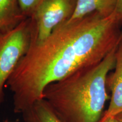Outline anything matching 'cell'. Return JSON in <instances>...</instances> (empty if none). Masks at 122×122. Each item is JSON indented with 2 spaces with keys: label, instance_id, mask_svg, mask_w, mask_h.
Segmentation results:
<instances>
[{
  "label": "cell",
  "instance_id": "cell-1",
  "mask_svg": "<svg viewBox=\"0 0 122 122\" xmlns=\"http://www.w3.org/2000/svg\"><path fill=\"white\" fill-rule=\"evenodd\" d=\"M115 15L93 13L64 23L40 43L31 42L7 81L16 113L43 98L49 85L102 61L122 41Z\"/></svg>",
  "mask_w": 122,
  "mask_h": 122
},
{
  "label": "cell",
  "instance_id": "cell-2",
  "mask_svg": "<svg viewBox=\"0 0 122 122\" xmlns=\"http://www.w3.org/2000/svg\"><path fill=\"white\" fill-rule=\"evenodd\" d=\"M118 46L102 61L49 85L43 98L65 122H99L105 103L107 79L115 67Z\"/></svg>",
  "mask_w": 122,
  "mask_h": 122
},
{
  "label": "cell",
  "instance_id": "cell-3",
  "mask_svg": "<svg viewBox=\"0 0 122 122\" xmlns=\"http://www.w3.org/2000/svg\"><path fill=\"white\" fill-rule=\"evenodd\" d=\"M33 30L32 20L27 18L13 28L0 32V104L7 81L30 48Z\"/></svg>",
  "mask_w": 122,
  "mask_h": 122
},
{
  "label": "cell",
  "instance_id": "cell-4",
  "mask_svg": "<svg viewBox=\"0 0 122 122\" xmlns=\"http://www.w3.org/2000/svg\"><path fill=\"white\" fill-rule=\"evenodd\" d=\"M75 4L76 0H45L31 17L32 42L44 41L56 29L67 22L74 13Z\"/></svg>",
  "mask_w": 122,
  "mask_h": 122
},
{
  "label": "cell",
  "instance_id": "cell-5",
  "mask_svg": "<svg viewBox=\"0 0 122 122\" xmlns=\"http://www.w3.org/2000/svg\"><path fill=\"white\" fill-rule=\"evenodd\" d=\"M107 86L111 91V97L109 107L101 119L115 118L122 113V41L117 49L114 71L108 76Z\"/></svg>",
  "mask_w": 122,
  "mask_h": 122
},
{
  "label": "cell",
  "instance_id": "cell-6",
  "mask_svg": "<svg viewBox=\"0 0 122 122\" xmlns=\"http://www.w3.org/2000/svg\"><path fill=\"white\" fill-rule=\"evenodd\" d=\"M117 0H76L75 7L71 17L65 23H71L93 13L105 16L113 14Z\"/></svg>",
  "mask_w": 122,
  "mask_h": 122
},
{
  "label": "cell",
  "instance_id": "cell-7",
  "mask_svg": "<svg viewBox=\"0 0 122 122\" xmlns=\"http://www.w3.org/2000/svg\"><path fill=\"white\" fill-rule=\"evenodd\" d=\"M23 122H65L42 98L22 112Z\"/></svg>",
  "mask_w": 122,
  "mask_h": 122
},
{
  "label": "cell",
  "instance_id": "cell-8",
  "mask_svg": "<svg viewBox=\"0 0 122 122\" xmlns=\"http://www.w3.org/2000/svg\"><path fill=\"white\" fill-rule=\"evenodd\" d=\"M24 19L18 0H0V31L13 28Z\"/></svg>",
  "mask_w": 122,
  "mask_h": 122
},
{
  "label": "cell",
  "instance_id": "cell-9",
  "mask_svg": "<svg viewBox=\"0 0 122 122\" xmlns=\"http://www.w3.org/2000/svg\"><path fill=\"white\" fill-rule=\"evenodd\" d=\"M45 0H18L20 10L25 18H31Z\"/></svg>",
  "mask_w": 122,
  "mask_h": 122
},
{
  "label": "cell",
  "instance_id": "cell-10",
  "mask_svg": "<svg viewBox=\"0 0 122 122\" xmlns=\"http://www.w3.org/2000/svg\"><path fill=\"white\" fill-rule=\"evenodd\" d=\"M114 14L117 20L122 24V0H117Z\"/></svg>",
  "mask_w": 122,
  "mask_h": 122
},
{
  "label": "cell",
  "instance_id": "cell-11",
  "mask_svg": "<svg viewBox=\"0 0 122 122\" xmlns=\"http://www.w3.org/2000/svg\"><path fill=\"white\" fill-rule=\"evenodd\" d=\"M99 122H117L115 118H110L105 119H101Z\"/></svg>",
  "mask_w": 122,
  "mask_h": 122
},
{
  "label": "cell",
  "instance_id": "cell-12",
  "mask_svg": "<svg viewBox=\"0 0 122 122\" xmlns=\"http://www.w3.org/2000/svg\"><path fill=\"white\" fill-rule=\"evenodd\" d=\"M115 118L117 122H122V113L119 114L115 117Z\"/></svg>",
  "mask_w": 122,
  "mask_h": 122
},
{
  "label": "cell",
  "instance_id": "cell-13",
  "mask_svg": "<svg viewBox=\"0 0 122 122\" xmlns=\"http://www.w3.org/2000/svg\"></svg>",
  "mask_w": 122,
  "mask_h": 122
},
{
  "label": "cell",
  "instance_id": "cell-14",
  "mask_svg": "<svg viewBox=\"0 0 122 122\" xmlns=\"http://www.w3.org/2000/svg\"><path fill=\"white\" fill-rule=\"evenodd\" d=\"M0 32H1V31H0Z\"/></svg>",
  "mask_w": 122,
  "mask_h": 122
}]
</instances>
